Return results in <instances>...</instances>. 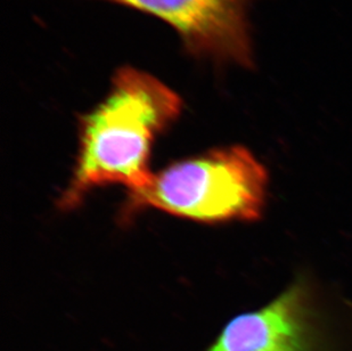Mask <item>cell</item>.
I'll list each match as a JSON object with an SVG mask.
<instances>
[{"label":"cell","mask_w":352,"mask_h":351,"mask_svg":"<svg viewBox=\"0 0 352 351\" xmlns=\"http://www.w3.org/2000/svg\"><path fill=\"white\" fill-rule=\"evenodd\" d=\"M209 351H352V340L334 330L299 279L263 308L233 318Z\"/></svg>","instance_id":"4"},{"label":"cell","mask_w":352,"mask_h":351,"mask_svg":"<svg viewBox=\"0 0 352 351\" xmlns=\"http://www.w3.org/2000/svg\"><path fill=\"white\" fill-rule=\"evenodd\" d=\"M183 98L152 73L118 67L103 100L79 116V154L60 206L70 209L91 189L150 184L152 146L183 112Z\"/></svg>","instance_id":"1"},{"label":"cell","mask_w":352,"mask_h":351,"mask_svg":"<svg viewBox=\"0 0 352 351\" xmlns=\"http://www.w3.org/2000/svg\"><path fill=\"white\" fill-rule=\"evenodd\" d=\"M155 17L184 53L217 67H256L250 7L254 0H103Z\"/></svg>","instance_id":"3"},{"label":"cell","mask_w":352,"mask_h":351,"mask_svg":"<svg viewBox=\"0 0 352 351\" xmlns=\"http://www.w3.org/2000/svg\"><path fill=\"white\" fill-rule=\"evenodd\" d=\"M268 182L266 168L251 151L227 146L152 176L145 189L130 193L129 206L206 224L256 222L266 208Z\"/></svg>","instance_id":"2"}]
</instances>
